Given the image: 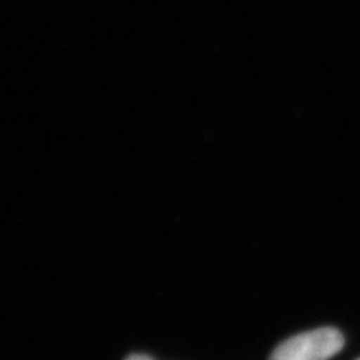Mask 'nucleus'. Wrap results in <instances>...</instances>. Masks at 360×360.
<instances>
[{
  "label": "nucleus",
  "mask_w": 360,
  "mask_h": 360,
  "mask_svg": "<svg viewBox=\"0 0 360 360\" xmlns=\"http://www.w3.org/2000/svg\"><path fill=\"white\" fill-rule=\"evenodd\" d=\"M127 360H153V359H150L149 356H146V354H132Z\"/></svg>",
  "instance_id": "f03ea898"
},
{
  "label": "nucleus",
  "mask_w": 360,
  "mask_h": 360,
  "mask_svg": "<svg viewBox=\"0 0 360 360\" xmlns=\"http://www.w3.org/2000/svg\"><path fill=\"white\" fill-rule=\"evenodd\" d=\"M344 336L333 328L309 330L278 345L269 360H328L341 352Z\"/></svg>",
  "instance_id": "f257e3e1"
}]
</instances>
